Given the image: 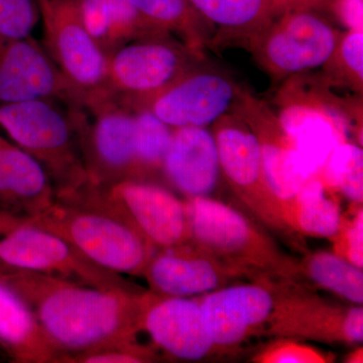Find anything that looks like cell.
<instances>
[{
	"mask_svg": "<svg viewBox=\"0 0 363 363\" xmlns=\"http://www.w3.org/2000/svg\"><path fill=\"white\" fill-rule=\"evenodd\" d=\"M0 281L28 304L61 354L135 342L147 292L102 290L32 272L0 269Z\"/></svg>",
	"mask_w": 363,
	"mask_h": 363,
	"instance_id": "6da1fadb",
	"label": "cell"
},
{
	"mask_svg": "<svg viewBox=\"0 0 363 363\" xmlns=\"http://www.w3.org/2000/svg\"><path fill=\"white\" fill-rule=\"evenodd\" d=\"M189 242L255 281H296L297 260L245 214L208 196L185 201Z\"/></svg>",
	"mask_w": 363,
	"mask_h": 363,
	"instance_id": "7a4b0ae2",
	"label": "cell"
},
{
	"mask_svg": "<svg viewBox=\"0 0 363 363\" xmlns=\"http://www.w3.org/2000/svg\"><path fill=\"white\" fill-rule=\"evenodd\" d=\"M80 109L48 99L0 104V130L42 164L57 198L89 183L79 140Z\"/></svg>",
	"mask_w": 363,
	"mask_h": 363,
	"instance_id": "3957f363",
	"label": "cell"
},
{
	"mask_svg": "<svg viewBox=\"0 0 363 363\" xmlns=\"http://www.w3.org/2000/svg\"><path fill=\"white\" fill-rule=\"evenodd\" d=\"M23 219L64 238L97 266L121 276L143 277L157 252L123 219L81 203L57 200L43 213Z\"/></svg>",
	"mask_w": 363,
	"mask_h": 363,
	"instance_id": "277c9868",
	"label": "cell"
},
{
	"mask_svg": "<svg viewBox=\"0 0 363 363\" xmlns=\"http://www.w3.org/2000/svg\"><path fill=\"white\" fill-rule=\"evenodd\" d=\"M57 200L89 205L116 215L156 252L189 242L185 202L149 180L128 179L108 185L89 182Z\"/></svg>",
	"mask_w": 363,
	"mask_h": 363,
	"instance_id": "5b68a950",
	"label": "cell"
},
{
	"mask_svg": "<svg viewBox=\"0 0 363 363\" xmlns=\"http://www.w3.org/2000/svg\"><path fill=\"white\" fill-rule=\"evenodd\" d=\"M0 269L38 272L102 290L140 291L64 238L6 211H0Z\"/></svg>",
	"mask_w": 363,
	"mask_h": 363,
	"instance_id": "8992f818",
	"label": "cell"
},
{
	"mask_svg": "<svg viewBox=\"0 0 363 363\" xmlns=\"http://www.w3.org/2000/svg\"><path fill=\"white\" fill-rule=\"evenodd\" d=\"M44 28V48L86 111L111 100L107 82L108 57L83 23L76 0H37Z\"/></svg>",
	"mask_w": 363,
	"mask_h": 363,
	"instance_id": "52a82bcc",
	"label": "cell"
},
{
	"mask_svg": "<svg viewBox=\"0 0 363 363\" xmlns=\"http://www.w3.org/2000/svg\"><path fill=\"white\" fill-rule=\"evenodd\" d=\"M342 33L315 9L278 16L247 47L260 68L279 81L322 67Z\"/></svg>",
	"mask_w": 363,
	"mask_h": 363,
	"instance_id": "ba28073f",
	"label": "cell"
},
{
	"mask_svg": "<svg viewBox=\"0 0 363 363\" xmlns=\"http://www.w3.org/2000/svg\"><path fill=\"white\" fill-rule=\"evenodd\" d=\"M203 59L201 52L171 35L136 40L108 57L109 93L119 104L149 97L201 63Z\"/></svg>",
	"mask_w": 363,
	"mask_h": 363,
	"instance_id": "9c48e42d",
	"label": "cell"
},
{
	"mask_svg": "<svg viewBox=\"0 0 363 363\" xmlns=\"http://www.w3.org/2000/svg\"><path fill=\"white\" fill-rule=\"evenodd\" d=\"M274 308L264 335L327 343H362V305L325 301L307 286L272 281Z\"/></svg>",
	"mask_w": 363,
	"mask_h": 363,
	"instance_id": "30bf717a",
	"label": "cell"
},
{
	"mask_svg": "<svg viewBox=\"0 0 363 363\" xmlns=\"http://www.w3.org/2000/svg\"><path fill=\"white\" fill-rule=\"evenodd\" d=\"M240 89L230 75L201 62L156 94L121 105L152 112L173 130L207 128L230 111Z\"/></svg>",
	"mask_w": 363,
	"mask_h": 363,
	"instance_id": "8fae6325",
	"label": "cell"
},
{
	"mask_svg": "<svg viewBox=\"0 0 363 363\" xmlns=\"http://www.w3.org/2000/svg\"><path fill=\"white\" fill-rule=\"evenodd\" d=\"M79 140L90 183L138 179L135 112L113 99L79 113Z\"/></svg>",
	"mask_w": 363,
	"mask_h": 363,
	"instance_id": "7c38bea8",
	"label": "cell"
},
{
	"mask_svg": "<svg viewBox=\"0 0 363 363\" xmlns=\"http://www.w3.org/2000/svg\"><path fill=\"white\" fill-rule=\"evenodd\" d=\"M220 171L231 189L260 220L285 231L279 202L267 186L257 135L233 108L213 123Z\"/></svg>",
	"mask_w": 363,
	"mask_h": 363,
	"instance_id": "4fadbf2b",
	"label": "cell"
},
{
	"mask_svg": "<svg viewBox=\"0 0 363 363\" xmlns=\"http://www.w3.org/2000/svg\"><path fill=\"white\" fill-rule=\"evenodd\" d=\"M48 99L85 109L80 93L72 87L32 35H0V104Z\"/></svg>",
	"mask_w": 363,
	"mask_h": 363,
	"instance_id": "5bb4252c",
	"label": "cell"
},
{
	"mask_svg": "<svg viewBox=\"0 0 363 363\" xmlns=\"http://www.w3.org/2000/svg\"><path fill=\"white\" fill-rule=\"evenodd\" d=\"M288 83L281 97L279 121L306 164L320 175L334 147L347 142L350 118L318 86L312 93L303 92Z\"/></svg>",
	"mask_w": 363,
	"mask_h": 363,
	"instance_id": "9a60e30c",
	"label": "cell"
},
{
	"mask_svg": "<svg viewBox=\"0 0 363 363\" xmlns=\"http://www.w3.org/2000/svg\"><path fill=\"white\" fill-rule=\"evenodd\" d=\"M231 108L247 121L259 140L267 186L281 209V204L291 201L318 175L307 166L279 116L264 102L240 89Z\"/></svg>",
	"mask_w": 363,
	"mask_h": 363,
	"instance_id": "2e32d148",
	"label": "cell"
},
{
	"mask_svg": "<svg viewBox=\"0 0 363 363\" xmlns=\"http://www.w3.org/2000/svg\"><path fill=\"white\" fill-rule=\"evenodd\" d=\"M217 351L264 333L274 308L271 281L229 285L198 298Z\"/></svg>",
	"mask_w": 363,
	"mask_h": 363,
	"instance_id": "e0dca14e",
	"label": "cell"
},
{
	"mask_svg": "<svg viewBox=\"0 0 363 363\" xmlns=\"http://www.w3.org/2000/svg\"><path fill=\"white\" fill-rule=\"evenodd\" d=\"M169 357L198 362L216 352L198 298L164 297L147 292L140 331Z\"/></svg>",
	"mask_w": 363,
	"mask_h": 363,
	"instance_id": "ac0fdd59",
	"label": "cell"
},
{
	"mask_svg": "<svg viewBox=\"0 0 363 363\" xmlns=\"http://www.w3.org/2000/svg\"><path fill=\"white\" fill-rule=\"evenodd\" d=\"M143 277L150 292L178 298L204 296L243 278L191 242L155 253Z\"/></svg>",
	"mask_w": 363,
	"mask_h": 363,
	"instance_id": "d6986e66",
	"label": "cell"
},
{
	"mask_svg": "<svg viewBox=\"0 0 363 363\" xmlns=\"http://www.w3.org/2000/svg\"><path fill=\"white\" fill-rule=\"evenodd\" d=\"M215 30L216 45H248L278 16L298 9H315L331 0H189Z\"/></svg>",
	"mask_w": 363,
	"mask_h": 363,
	"instance_id": "ffe728a7",
	"label": "cell"
},
{
	"mask_svg": "<svg viewBox=\"0 0 363 363\" xmlns=\"http://www.w3.org/2000/svg\"><path fill=\"white\" fill-rule=\"evenodd\" d=\"M56 201V190L42 164L0 133V204L4 211L30 218Z\"/></svg>",
	"mask_w": 363,
	"mask_h": 363,
	"instance_id": "44dd1931",
	"label": "cell"
},
{
	"mask_svg": "<svg viewBox=\"0 0 363 363\" xmlns=\"http://www.w3.org/2000/svg\"><path fill=\"white\" fill-rule=\"evenodd\" d=\"M162 172L188 198L209 195L220 173L213 133L194 126L174 130Z\"/></svg>",
	"mask_w": 363,
	"mask_h": 363,
	"instance_id": "7402d4cb",
	"label": "cell"
},
{
	"mask_svg": "<svg viewBox=\"0 0 363 363\" xmlns=\"http://www.w3.org/2000/svg\"><path fill=\"white\" fill-rule=\"evenodd\" d=\"M0 347L13 362L61 363L28 304L0 281Z\"/></svg>",
	"mask_w": 363,
	"mask_h": 363,
	"instance_id": "603a6c76",
	"label": "cell"
},
{
	"mask_svg": "<svg viewBox=\"0 0 363 363\" xmlns=\"http://www.w3.org/2000/svg\"><path fill=\"white\" fill-rule=\"evenodd\" d=\"M76 4L91 37L107 57L136 40L169 35L145 20L128 0H76Z\"/></svg>",
	"mask_w": 363,
	"mask_h": 363,
	"instance_id": "cb8c5ba5",
	"label": "cell"
},
{
	"mask_svg": "<svg viewBox=\"0 0 363 363\" xmlns=\"http://www.w3.org/2000/svg\"><path fill=\"white\" fill-rule=\"evenodd\" d=\"M343 215L338 203L327 196L321 177L311 179L291 201L281 205L285 231L331 240L341 225Z\"/></svg>",
	"mask_w": 363,
	"mask_h": 363,
	"instance_id": "d4e9b609",
	"label": "cell"
},
{
	"mask_svg": "<svg viewBox=\"0 0 363 363\" xmlns=\"http://www.w3.org/2000/svg\"><path fill=\"white\" fill-rule=\"evenodd\" d=\"M143 18L198 52L213 40V26L189 0H128Z\"/></svg>",
	"mask_w": 363,
	"mask_h": 363,
	"instance_id": "484cf974",
	"label": "cell"
},
{
	"mask_svg": "<svg viewBox=\"0 0 363 363\" xmlns=\"http://www.w3.org/2000/svg\"><path fill=\"white\" fill-rule=\"evenodd\" d=\"M296 277L338 296L351 305L363 304L362 269L334 252H317L297 262Z\"/></svg>",
	"mask_w": 363,
	"mask_h": 363,
	"instance_id": "4316f807",
	"label": "cell"
},
{
	"mask_svg": "<svg viewBox=\"0 0 363 363\" xmlns=\"http://www.w3.org/2000/svg\"><path fill=\"white\" fill-rule=\"evenodd\" d=\"M319 176L327 188L362 205L363 152L359 145L347 140L334 147Z\"/></svg>",
	"mask_w": 363,
	"mask_h": 363,
	"instance_id": "83f0119b",
	"label": "cell"
},
{
	"mask_svg": "<svg viewBox=\"0 0 363 363\" xmlns=\"http://www.w3.org/2000/svg\"><path fill=\"white\" fill-rule=\"evenodd\" d=\"M135 112V159L140 180L162 172L173 128L150 111Z\"/></svg>",
	"mask_w": 363,
	"mask_h": 363,
	"instance_id": "f1b7e54d",
	"label": "cell"
},
{
	"mask_svg": "<svg viewBox=\"0 0 363 363\" xmlns=\"http://www.w3.org/2000/svg\"><path fill=\"white\" fill-rule=\"evenodd\" d=\"M324 83L341 85L362 93L363 32L347 30L323 66Z\"/></svg>",
	"mask_w": 363,
	"mask_h": 363,
	"instance_id": "f546056e",
	"label": "cell"
},
{
	"mask_svg": "<svg viewBox=\"0 0 363 363\" xmlns=\"http://www.w3.org/2000/svg\"><path fill=\"white\" fill-rule=\"evenodd\" d=\"M253 362L260 363H326L333 357L317 348L294 338L279 337L278 340L264 346L252 357Z\"/></svg>",
	"mask_w": 363,
	"mask_h": 363,
	"instance_id": "4dcf8cb0",
	"label": "cell"
},
{
	"mask_svg": "<svg viewBox=\"0 0 363 363\" xmlns=\"http://www.w3.org/2000/svg\"><path fill=\"white\" fill-rule=\"evenodd\" d=\"M40 20L37 0H0V35L30 37Z\"/></svg>",
	"mask_w": 363,
	"mask_h": 363,
	"instance_id": "1f68e13d",
	"label": "cell"
},
{
	"mask_svg": "<svg viewBox=\"0 0 363 363\" xmlns=\"http://www.w3.org/2000/svg\"><path fill=\"white\" fill-rule=\"evenodd\" d=\"M333 252L363 269V211L362 205L350 217H343L339 230L333 238Z\"/></svg>",
	"mask_w": 363,
	"mask_h": 363,
	"instance_id": "d6a6232c",
	"label": "cell"
},
{
	"mask_svg": "<svg viewBox=\"0 0 363 363\" xmlns=\"http://www.w3.org/2000/svg\"><path fill=\"white\" fill-rule=\"evenodd\" d=\"M157 359L152 348L140 345L135 341L76 355L68 358L66 363H143Z\"/></svg>",
	"mask_w": 363,
	"mask_h": 363,
	"instance_id": "836d02e7",
	"label": "cell"
},
{
	"mask_svg": "<svg viewBox=\"0 0 363 363\" xmlns=\"http://www.w3.org/2000/svg\"><path fill=\"white\" fill-rule=\"evenodd\" d=\"M330 6L348 30L363 32V0H331Z\"/></svg>",
	"mask_w": 363,
	"mask_h": 363,
	"instance_id": "e575fe53",
	"label": "cell"
},
{
	"mask_svg": "<svg viewBox=\"0 0 363 363\" xmlns=\"http://www.w3.org/2000/svg\"><path fill=\"white\" fill-rule=\"evenodd\" d=\"M347 359H350L347 360L348 362H362V348L350 354Z\"/></svg>",
	"mask_w": 363,
	"mask_h": 363,
	"instance_id": "d590c367",
	"label": "cell"
}]
</instances>
